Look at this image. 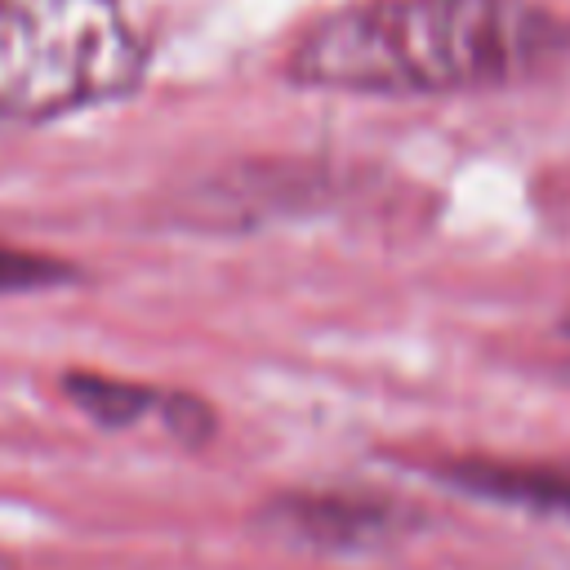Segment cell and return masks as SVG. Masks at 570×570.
<instances>
[{
    "label": "cell",
    "mask_w": 570,
    "mask_h": 570,
    "mask_svg": "<svg viewBox=\"0 0 570 570\" xmlns=\"http://www.w3.org/2000/svg\"><path fill=\"white\" fill-rule=\"evenodd\" d=\"M58 387L85 419H94L107 432H125V428L142 423L147 414H160V396H165V387L111 379V374H98V370H67L58 379Z\"/></svg>",
    "instance_id": "5"
},
{
    "label": "cell",
    "mask_w": 570,
    "mask_h": 570,
    "mask_svg": "<svg viewBox=\"0 0 570 570\" xmlns=\"http://www.w3.org/2000/svg\"><path fill=\"white\" fill-rule=\"evenodd\" d=\"M147 45L120 0H0V120L45 125L138 89Z\"/></svg>",
    "instance_id": "2"
},
{
    "label": "cell",
    "mask_w": 570,
    "mask_h": 570,
    "mask_svg": "<svg viewBox=\"0 0 570 570\" xmlns=\"http://www.w3.org/2000/svg\"><path fill=\"white\" fill-rule=\"evenodd\" d=\"M254 525L289 548L312 552H383L423 525L419 508L392 503L383 494H338V490H289L272 494Z\"/></svg>",
    "instance_id": "3"
},
{
    "label": "cell",
    "mask_w": 570,
    "mask_h": 570,
    "mask_svg": "<svg viewBox=\"0 0 570 570\" xmlns=\"http://www.w3.org/2000/svg\"><path fill=\"white\" fill-rule=\"evenodd\" d=\"M436 481L468 490L490 503L530 508L543 517L570 521V472L566 468H530V463H499V459H450L432 468Z\"/></svg>",
    "instance_id": "4"
},
{
    "label": "cell",
    "mask_w": 570,
    "mask_h": 570,
    "mask_svg": "<svg viewBox=\"0 0 570 570\" xmlns=\"http://www.w3.org/2000/svg\"><path fill=\"white\" fill-rule=\"evenodd\" d=\"M76 276L80 272L67 258L22 249V245H0V294H40V289L71 285Z\"/></svg>",
    "instance_id": "6"
},
{
    "label": "cell",
    "mask_w": 570,
    "mask_h": 570,
    "mask_svg": "<svg viewBox=\"0 0 570 570\" xmlns=\"http://www.w3.org/2000/svg\"><path fill=\"white\" fill-rule=\"evenodd\" d=\"M561 45L539 0H352L294 40L285 76L325 94H463L530 76Z\"/></svg>",
    "instance_id": "1"
},
{
    "label": "cell",
    "mask_w": 570,
    "mask_h": 570,
    "mask_svg": "<svg viewBox=\"0 0 570 570\" xmlns=\"http://www.w3.org/2000/svg\"><path fill=\"white\" fill-rule=\"evenodd\" d=\"M557 330H561V334H566V338H570V312H566V316H561V325H557Z\"/></svg>",
    "instance_id": "8"
},
{
    "label": "cell",
    "mask_w": 570,
    "mask_h": 570,
    "mask_svg": "<svg viewBox=\"0 0 570 570\" xmlns=\"http://www.w3.org/2000/svg\"><path fill=\"white\" fill-rule=\"evenodd\" d=\"M156 419H160V428H165L174 441H183V445H205V441L214 436V428H218L209 401H200L196 392H174V387H165Z\"/></svg>",
    "instance_id": "7"
}]
</instances>
